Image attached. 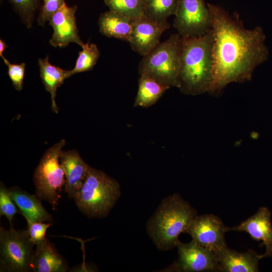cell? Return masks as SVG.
I'll return each mask as SVG.
<instances>
[{
	"instance_id": "6da1fadb",
	"label": "cell",
	"mask_w": 272,
	"mask_h": 272,
	"mask_svg": "<svg viewBox=\"0 0 272 272\" xmlns=\"http://www.w3.org/2000/svg\"><path fill=\"white\" fill-rule=\"evenodd\" d=\"M214 38L213 70L208 93L220 95L232 83L252 79L255 68L265 61L269 51L261 27H244L238 14L230 15L222 7L207 4Z\"/></svg>"
},
{
	"instance_id": "7a4b0ae2",
	"label": "cell",
	"mask_w": 272,
	"mask_h": 272,
	"mask_svg": "<svg viewBox=\"0 0 272 272\" xmlns=\"http://www.w3.org/2000/svg\"><path fill=\"white\" fill-rule=\"evenodd\" d=\"M212 30L196 37L182 38L177 87L185 95L208 92L213 70Z\"/></svg>"
},
{
	"instance_id": "3957f363",
	"label": "cell",
	"mask_w": 272,
	"mask_h": 272,
	"mask_svg": "<svg viewBox=\"0 0 272 272\" xmlns=\"http://www.w3.org/2000/svg\"><path fill=\"white\" fill-rule=\"evenodd\" d=\"M197 216L196 211L178 194L166 198L149 221L148 231L157 246L169 250L176 246L178 236Z\"/></svg>"
},
{
	"instance_id": "277c9868",
	"label": "cell",
	"mask_w": 272,
	"mask_h": 272,
	"mask_svg": "<svg viewBox=\"0 0 272 272\" xmlns=\"http://www.w3.org/2000/svg\"><path fill=\"white\" fill-rule=\"evenodd\" d=\"M120 195L118 182L101 170L89 167L84 182L74 199L91 218L106 217Z\"/></svg>"
},
{
	"instance_id": "5b68a950",
	"label": "cell",
	"mask_w": 272,
	"mask_h": 272,
	"mask_svg": "<svg viewBox=\"0 0 272 272\" xmlns=\"http://www.w3.org/2000/svg\"><path fill=\"white\" fill-rule=\"evenodd\" d=\"M181 37L173 34L143 56L139 65L140 75L152 78L169 88L177 87Z\"/></svg>"
},
{
	"instance_id": "8992f818",
	"label": "cell",
	"mask_w": 272,
	"mask_h": 272,
	"mask_svg": "<svg viewBox=\"0 0 272 272\" xmlns=\"http://www.w3.org/2000/svg\"><path fill=\"white\" fill-rule=\"evenodd\" d=\"M65 141L61 140L47 149L42 156L33 174L36 196L48 202L55 210L65 185V176L60 163V156Z\"/></svg>"
},
{
	"instance_id": "52a82bcc",
	"label": "cell",
	"mask_w": 272,
	"mask_h": 272,
	"mask_svg": "<svg viewBox=\"0 0 272 272\" xmlns=\"http://www.w3.org/2000/svg\"><path fill=\"white\" fill-rule=\"evenodd\" d=\"M35 245L27 230H17L13 226L0 228L1 271H31V262Z\"/></svg>"
},
{
	"instance_id": "ba28073f",
	"label": "cell",
	"mask_w": 272,
	"mask_h": 272,
	"mask_svg": "<svg viewBox=\"0 0 272 272\" xmlns=\"http://www.w3.org/2000/svg\"><path fill=\"white\" fill-rule=\"evenodd\" d=\"M173 26L182 38L196 37L212 30L209 9L205 0H180Z\"/></svg>"
},
{
	"instance_id": "9c48e42d",
	"label": "cell",
	"mask_w": 272,
	"mask_h": 272,
	"mask_svg": "<svg viewBox=\"0 0 272 272\" xmlns=\"http://www.w3.org/2000/svg\"><path fill=\"white\" fill-rule=\"evenodd\" d=\"M229 228L225 226L221 219L213 214L197 216L191 222L187 234L192 241L216 254L228 247L225 238Z\"/></svg>"
},
{
	"instance_id": "30bf717a",
	"label": "cell",
	"mask_w": 272,
	"mask_h": 272,
	"mask_svg": "<svg viewBox=\"0 0 272 272\" xmlns=\"http://www.w3.org/2000/svg\"><path fill=\"white\" fill-rule=\"evenodd\" d=\"M178 259L167 271L184 272L219 271L216 254L192 240L188 243L179 241Z\"/></svg>"
},
{
	"instance_id": "8fae6325",
	"label": "cell",
	"mask_w": 272,
	"mask_h": 272,
	"mask_svg": "<svg viewBox=\"0 0 272 272\" xmlns=\"http://www.w3.org/2000/svg\"><path fill=\"white\" fill-rule=\"evenodd\" d=\"M170 27L167 21L157 22L144 16L133 19L129 42L131 48L141 55L145 56L160 43L161 35Z\"/></svg>"
},
{
	"instance_id": "7c38bea8",
	"label": "cell",
	"mask_w": 272,
	"mask_h": 272,
	"mask_svg": "<svg viewBox=\"0 0 272 272\" xmlns=\"http://www.w3.org/2000/svg\"><path fill=\"white\" fill-rule=\"evenodd\" d=\"M77 6L69 7L65 3L51 16L49 20L53 33L49 40L55 47H65L71 42L81 46L84 44L78 34L75 14Z\"/></svg>"
},
{
	"instance_id": "4fadbf2b",
	"label": "cell",
	"mask_w": 272,
	"mask_h": 272,
	"mask_svg": "<svg viewBox=\"0 0 272 272\" xmlns=\"http://www.w3.org/2000/svg\"><path fill=\"white\" fill-rule=\"evenodd\" d=\"M230 231L245 232L256 241H261L265 252L263 258L272 256V224L271 212L266 207H260L257 212L237 226L229 228Z\"/></svg>"
},
{
	"instance_id": "5bb4252c",
	"label": "cell",
	"mask_w": 272,
	"mask_h": 272,
	"mask_svg": "<svg viewBox=\"0 0 272 272\" xmlns=\"http://www.w3.org/2000/svg\"><path fill=\"white\" fill-rule=\"evenodd\" d=\"M60 163L64 173V190L68 197L74 199L84 182L90 166L75 149L62 151Z\"/></svg>"
},
{
	"instance_id": "9a60e30c",
	"label": "cell",
	"mask_w": 272,
	"mask_h": 272,
	"mask_svg": "<svg viewBox=\"0 0 272 272\" xmlns=\"http://www.w3.org/2000/svg\"><path fill=\"white\" fill-rule=\"evenodd\" d=\"M31 262V271L65 272L69 269L65 259L47 238L36 245Z\"/></svg>"
},
{
	"instance_id": "2e32d148",
	"label": "cell",
	"mask_w": 272,
	"mask_h": 272,
	"mask_svg": "<svg viewBox=\"0 0 272 272\" xmlns=\"http://www.w3.org/2000/svg\"><path fill=\"white\" fill-rule=\"evenodd\" d=\"M219 266V271L257 272L259 271V260L263 258L254 250L239 252L227 247L216 254Z\"/></svg>"
},
{
	"instance_id": "e0dca14e",
	"label": "cell",
	"mask_w": 272,
	"mask_h": 272,
	"mask_svg": "<svg viewBox=\"0 0 272 272\" xmlns=\"http://www.w3.org/2000/svg\"><path fill=\"white\" fill-rule=\"evenodd\" d=\"M10 195L25 219L33 222H50L53 218L44 208L36 195L18 186L9 188Z\"/></svg>"
},
{
	"instance_id": "ac0fdd59",
	"label": "cell",
	"mask_w": 272,
	"mask_h": 272,
	"mask_svg": "<svg viewBox=\"0 0 272 272\" xmlns=\"http://www.w3.org/2000/svg\"><path fill=\"white\" fill-rule=\"evenodd\" d=\"M98 24L100 32L102 35L129 42L133 19L110 10L100 15Z\"/></svg>"
},
{
	"instance_id": "d6986e66",
	"label": "cell",
	"mask_w": 272,
	"mask_h": 272,
	"mask_svg": "<svg viewBox=\"0 0 272 272\" xmlns=\"http://www.w3.org/2000/svg\"><path fill=\"white\" fill-rule=\"evenodd\" d=\"M40 75L44 88L51 96V108L56 113L58 108L55 102L57 89L64 81L70 77L69 71L64 70L58 66L52 65L49 61L48 57L38 59Z\"/></svg>"
},
{
	"instance_id": "ffe728a7",
	"label": "cell",
	"mask_w": 272,
	"mask_h": 272,
	"mask_svg": "<svg viewBox=\"0 0 272 272\" xmlns=\"http://www.w3.org/2000/svg\"><path fill=\"white\" fill-rule=\"evenodd\" d=\"M169 88L152 78L140 75L134 107H149L155 104Z\"/></svg>"
},
{
	"instance_id": "44dd1931",
	"label": "cell",
	"mask_w": 272,
	"mask_h": 272,
	"mask_svg": "<svg viewBox=\"0 0 272 272\" xmlns=\"http://www.w3.org/2000/svg\"><path fill=\"white\" fill-rule=\"evenodd\" d=\"M180 0H143V16L157 22H163L175 15Z\"/></svg>"
},
{
	"instance_id": "7402d4cb",
	"label": "cell",
	"mask_w": 272,
	"mask_h": 272,
	"mask_svg": "<svg viewBox=\"0 0 272 272\" xmlns=\"http://www.w3.org/2000/svg\"><path fill=\"white\" fill-rule=\"evenodd\" d=\"M81 47L82 50L79 52L75 67L69 71L70 77L92 70L99 58L100 51L95 44L88 42Z\"/></svg>"
},
{
	"instance_id": "603a6c76",
	"label": "cell",
	"mask_w": 272,
	"mask_h": 272,
	"mask_svg": "<svg viewBox=\"0 0 272 272\" xmlns=\"http://www.w3.org/2000/svg\"><path fill=\"white\" fill-rule=\"evenodd\" d=\"M104 2L110 11L133 20L143 16V0H104Z\"/></svg>"
},
{
	"instance_id": "cb8c5ba5",
	"label": "cell",
	"mask_w": 272,
	"mask_h": 272,
	"mask_svg": "<svg viewBox=\"0 0 272 272\" xmlns=\"http://www.w3.org/2000/svg\"><path fill=\"white\" fill-rule=\"evenodd\" d=\"M10 3L22 23L30 28L40 6V0H10Z\"/></svg>"
},
{
	"instance_id": "d4e9b609",
	"label": "cell",
	"mask_w": 272,
	"mask_h": 272,
	"mask_svg": "<svg viewBox=\"0 0 272 272\" xmlns=\"http://www.w3.org/2000/svg\"><path fill=\"white\" fill-rule=\"evenodd\" d=\"M11 198L9 188H7L2 182H0V216H5L13 226V220L15 215L21 213L19 209Z\"/></svg>"
},
{
	"instance_id": "484cf974",
	"label": "cell",
	"mask_w": 272,
	"mask_h": 272,
	"mask_svg": "<svg viewBox=\"0 0 272 272\" xmlns=\"http://www.w3.org/2000/svg\"><path fill=\"white\" fill-rule=\"evenodd\" d=\"M4 63L8 66V74L15 89L20 91L23 89L26 63L12 64L4 56L2 57Z\"/></svg>"
},
{
	"instance_id": "4316f807",
	"label": "cell",
	"mask_w": 272,
	"mask_h": 272,
	"mask_svg": "<svg viewBox=\"0 0 272 272\" xmlns=\"http://www.w3.org/2000/svg\"><path fill=\"white\" fill-rule=\"evenodd\" d=\"M27 223V232L31 241L36 245L45 238L47 230L52 224L41 222H33L25 219Z\"/></svg>"
},
{
	"instance_id": "83f0119b",
	"label": "cell",
	"mask_w": 272,
	"mask_h": 272,
	"mask_svg": "<svg viewBox=\"0 0 272 272\" xmlns=\"http://www.w3.org/2000/svg\"><path fill=\"white\" fill-rule=\"evenodd\" d=\"M43 4L38 18V23L44 26L51 16L65 3V0H42Z\"/></svg>"
},
{
	"instance_id": "f1b7e54d",
	"label": "cell",
	"mask_w": 272,
	"mask_h": 272,
	"mask_svg": "<svg viewBox=\"0 0 272 272\" xmlns=\"http://www.w3.org/2000/svg\"><path fill=\"white\" fill-rule=\"evenodd\" d=\"M8 47V45L2 39H0V56L1 57L4 56L3 52Z\"/></svg>"
}]
</instances>
